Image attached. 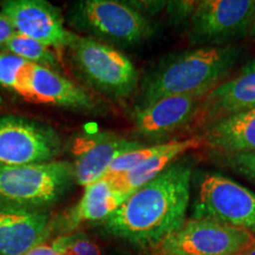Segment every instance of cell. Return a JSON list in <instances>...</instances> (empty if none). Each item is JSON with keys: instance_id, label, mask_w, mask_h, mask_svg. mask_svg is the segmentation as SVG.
Returning <instances> with one entry per match:
<instances>
[{"instance_id": "cell-1", "label": "cell", "mask_w": 255, "mask_h": 255, "mask_svg": "<svg viewBox=\"0 0 255 255\" xmlns=\"http://www.w3.org/2000/svg\"><path fill=\"white\" fill-rule=\"evenodd\" d=\"M194 168L193 158L181 156L100 223L102 232L138 250L155 251L186 222Z\"/></svg>"}, {"instance_id": "cell-2", "label": "cell", "mask_w": 255, "mask_h": 255, "mask_svg": "<svg viewBox=\"0 0 255 255\" xmlns=\"http://www.w3.org/2000/svg\"><path fill=\"white\" fill-rule=\"evenodd\" d=\"M242 53L239 45L190 47L161 57L139 79L132 113L162 98L209 91L227 79Z\"/></svg>"}, {"instance_id": "cell-3", "label": "cell", "mask_w": 255, "mask_h": 255, "mask_svg": "<svg viewBox=\"0 0 255 255\" xmlns=\"http://www.w3.org/2000/svg\"><path fill=\"white\" fill-rule=\"evenodd\" d=\"M65 23L81 36L116 49H132L154 36L155 26L127 1L79 0L70 5Z\"/></svg>"}, {"instance_id": "cell-4", "label": "cell", "mask_w": 255, "mask_h": 255, "mask_svg": "<svg viewBox=\"0 0 255 255\" xmlns=\"http://www.w3.org/2000/svg\"><path fill=\"white\" fill-rule=\"evenodd\" d=\"M75 184V169L69 161L0 167V207L49 212Z\"/></svg>"}, {"instance_id": "cell-5", "label": "cell", "mask_w": 255, "mask_h": 255, "mask_svg": "<svg viewBox=\"0 0 255 255\" xmlns=\"http://www.w3.org/2000/svg\"><path fill=\"white\" fill-rule=\"evenodd\" d=\"M65 50L77 75L98 95L122 101L138 90V70L116 47L75 33Z\"/></svg>"}, {"instance_id": "cell-6", "label": "cell", "mask_w": 255, "mask_h": 255, "mask_svg": "<svg viewBox=\"0 0 255 255\" xmlns=\"http://www.w3.org/2000/svg\"><path fill=\"white\" fill-rule=\"evenodd\" d=\"M193 182L191 219L212 220L255 237V193L215 171H200Z\"/></svg>"}, {"instance_id": "cell-7", "label": "cell", "mask_w": 255, "mask_h": 255, "mask_svg": "<svg viewBox=\"0 0 255 255\" xmlns=\"http://www.w3.org/2000/svg\"><path fill=\"white\" fill-rule=\"evenodd\" d=\"M255 0H201L188 26L190 47L235 45L248 37Z\"/></svg>"}, {"instance_id": "cell-8", "label": "cell", "mask_w": 255, "mask_h": 255, "mask_svg": "<svg viewBox=\"0 0 255 255\" xmlns=\"http://www.w3.org/2000/svg\"><path fill=\"white\" fill-rule=\"evenodd\" d=\"M62 139L52 127L13 115H0V167L56 161Z\"/></svg>"}, {"instance_id": "cell-9", "label": "cell", "mask_w": 255, "mask_h": 255, "mask_svg": "<svg viewBox=\"0 0 255 255\" xmlns=\"http://www.w3.org/2000/svg\"><path fill=\"white\" fill-rule=\"evenodd\" d=\"M255 242L242 229L212 220L187 219L150 253L159 255H241Z\"/></svg>"}, {"instance_id": "cell-10", "label": "cell", "mask_w": 255, "mask_h": 255, "mask_svg": "<svg viewBox=\"0 0 255 255\" xmlns=\"http://www.w3.org/2000/svg\"><path fill=\"white\" fill-rule=\"evenodd\" d=\"M0 9L17 33L50 49L65 50L75 34L66 27L60 9L45 0H4L0 1Z\"/></svg>"}, {"instance_id": "cell-11", "label": "cell", "mask_w": 255, "mask_h": 255, "mask_svg": "<svg viewBox=\"0 0 255 255\" xmlns=\"http://www.w3.org/2000/svg\"><path fill=\"white\" fill-rule=\"evenodd\" d=\"M141 141L113 131L82 133L72 144L76 183L87 187L105 176L113 162L121 155L142 148Z\"/></svg>"}, {"instance_id": "cell-12", "label": "cell", "mask_w": 255, "mask_h": 255, "mask_svg": "<svg viewBox=\"0 0 255 255\" xmlns=\"http://www.w3.org/2000/svg\"><path fill=\"white\" fill-rule=\"evenodd\" d=\"M255 108V57L231 78L213 88L201 103L191 126L206 128L232 115Z\"/></svg>"}, {"instance_id": "cell-13", "label": "cell", "mask_w": 255, "mask_h": 255, "mask_svg": "<svg viewBox=\"0 0 255 255\" xmlns=\"http://www.w3.org/2000/svg\"><path fill=\"white\" fill-rule=\"evenodd\" d=\"M209 91L165 97L132 113L131 119L137 135L161 141L191 126L203 98Z\"/></svg>"}, {"instance_id": "cell-14", "label": "cell", "mask_w": 255, "mask_h": 255, "mask_svg": "<svg viewBox=\"0 0 255 255\" xmlns=\"http://www.w3.org/2000/svg\"><path fill=\"white\" fill-rule=\"evenodd\" d=\"M27 100L87 114H96L102 109L90 92L60 72L39 65H32Z\"/></svg>"}, {"instance_id": "cell-15", "label": "cell", "mask_w": 255, "mask_h": 255, "mask_svg": "<svg viewBox=\"0 0 255 255\" xmlns=\"http://www.w3.org/2000/svg\"><path fill=\"white\" fill-rule=\"evenodd\" d=\"M52 227L49 212L0 207V255H24L44 244Z\"/></svg>"}, {"instance_id": "cell-16", "label": "cell", "mask_w": 255, "mask_h": 255, "mask_svg": "<svg viewBox=\"0 0 255 255\" xmlns=\"http://www.w3.org/2000/svg\"><path fill=\"white\" fill-rule=\"evenodd\" d=\"M131 194L111 183L108 178H101L84 187V193L66 216L64 226L72 233L83 223H102L116 212Z\"/></svg>"}, {"instance_id": "cell-17", "label": "cell", "mask_w": 255, "mask_h": 255, "mask_svg": "<svg viewBox=\"0 0 255 255\" xmlns=\"http://www.w3.org/2000/svg\"><path fill=\"white\" fill-rule=\"evenodd\" d=\"M200 136L216 154L255 151V108L213 123Z\"/></svg>"}, {"instance_id": "cell-18", "label": "cell", "mask_w": 255, "mask_h": 255, "mask_svg": "<svg viewBox=\"0 0 255 255\" xmlns=\"http://www.w3.org/2000/svg\"><path fill=\"white\" fill-rule=\"evenodd\" d=\"M203 145V139L201 136L191 137L184 139H174L169 143V146L161 154L145 161L138 167L128 171V173L120 175L116 177H105L111 181L117 189H121L127 193L132 194L137 189L145 186L150 181L154 180L162 174L171 163H174L177 158L186 154L187 151L200 148Z\"/></svg>"}, {"instance_id": "cell-19", "label": "cell", "mask_w": 255, "mask_h": 255, "mask_svg": "<svg viewBox=\"0 0 255 255\" xmlns=\"http://www.w3.org/2000/svg\"><path fill=\"white\" fill-rule=\"evenodd\" d=\"M1 52L11 53L33 65L43 66L56 72H59L60 70V63L52 49L23 34L15 33L4 46Z\"/></svg>"}, {"instance_id": "cell-20", "label": "cell", "mask_w": 255, "mask_h": 255, "mask_svg": "<svg viewBox=\"0 0 255 255\" xmlns=\"http://www.w3.org/2000/svg\"><path fill=\"white\" fill-rule=\"evenodd\" d=\"M33 64L11 53L2 52L1 83L0 87L15 91L23 97L28 96V82Z\"/></svg>"}, {"instance_id": "cell-21", "label": "cell", "mask_w": 255, "mask_h": 255, "mask_svg": "<svg viewBox=\"0 0 255 255\" xmlns=\"http://www.w3.org/2000/svg\"><path fill=\"white\" fill-rule=\"evenodd\" d=\"M169 143H170V141L157 143V144L150 146L144 145L142 146V148L135 149V150H131L121 155L120 157H117L113 162V164L110 165L109 169H108L104 177H116L120 176V175L128 173V171L132 170V169H135L138 167V165L144 163L148 159H150L154 157V156L164 151L169 146Z\"/></svg>"}, {"instance_id": "cell-22", "label": "cell", "mask_w": 255, "mask_h": 255, "mask_svg": "<svg viewBox=\"0 0 255 255\" xmlns=\"http://www.w3.org/2000/svg\"><path fill=\"white\" fill-rule=\"evenodd\" d=\"M58 255H102V251L91 235L72 232L56 238L52 244Z\"/></svg>"}, {"instance_id": "cell-23", "label": "cell", "mask_w": 255, "mask_h": 255, "mask_svg": "<svg viewBox=\"0 0 255 255\" xmlns=\"http://www.w3.org/2000/svg\"><path fill=\"white\" fill-rule=\"evenodd\" d=\"M219 162L232 171L241 175L255 183V151L235 152V154H216Z\"/></svg>"}, {"instance_id": "cell-24", "label": "cell", "mask_w": 255, "mask_h": 255, "mask_svg": "<svg viewBox=\"0 0 255 255\" xmlns=\"http://www.w3.org/2000/svg\"><path fill=\"white\" fill-rule=\"evenodd\" d=\"M196 6L197 1H194V0H171V1H167L164 12L167 14L169 24L178 28L188 27Z\"/></svg>"}, {"instance_id": "cell-25", "label": "cell", "mask_w": 255, "mask_h": 255, "mask_svg": "<svg viewBox=\"0 0 255 255\" xmlns=\"http://www.w3.org/2000/svg\"><path fill=\"white\" fill-rule=\"evenodd\" d=\"M15 33L17 32H15L13 25L9 21V19L0 12V52H1L4 46Z\"/></svg>"}, {"instance_id": "cell-26", "label": "cell", "mask_w": 255, "mask_h": 255, "mask_svg": "<svg viewBox=\"0 0 255 255\" xmlns=\"http://www.w3.org/2000/svg\"><path fill=\"white\" fill-rule=\"evenodd\" d=\"M24 255H58L56 253V251L53 250L52 245H47L44 242V244L38 245V246L33 247L27 253Z\"/></svg>"}, {"instance_id": "cell-27", "label": "cell", "mask_w": 255, "mask_h": 255, "mask_svg": "<svg viewBox=\"0 0 255 255\" xmlns=\"http://www.w3.org/2000/svg\"><path fill=\"white\" fill-rule=\"evenodd\" d=\"M248 37H251L252 39L255 40V9H254V12H253V15H252V20H251L250 32H248Z\"/></svg>"}, {"instance_id": "cell-28", "label": "cell", "mask_w": 255, "mask_h": 255, "mask_svg": "<svg viewBox=\"0 0 255 255\" xmlns=\"http://www.w3.org/2000/svg\"><path fill=\"white\" fill-rule=\"evenodd\" d=\"M105 255H132L130 253H128V252H124V251H121V250H111L108 252Z\"/></svg>"}, {"instance_id": "cell-29", "label": "cell", "mask_w": 255, "mask_h": 255, "mask_svg": "<svg viewBox=\"0 0 255 255\" xmlns=\"http://www.w3.org/2000/svg\"><path fill=\"white\" fill-rule=\"evenodd\" d=\"M241 255H255V242L252 246L248 248V250L246 252H244Z\"/></svg>"}, {"instance_id": "cell-30", "label": "cell", "mask_w": 255, "mask_h": 255, "mask_svg": "<svg viewBox=\"0 0 255 255\" xmlns=\"http://www.w3.org/2000/svg\"><path fill=\"white\" fill-rule=\"evenodd\" d=\"M1 59H2V52H0V83H1Z\"/></svg>"}, {"instance_id": "cell-31", "label": "cell", "mask_w": 255, "mask_h": 255, "mask_svg": "<svg viewBox=\"0 0 255 255\" xmlns=\"http://www.w3.org/2000/svg\"><path fill=\"white\" fill-rule=\"evenodd\" d=\"M149 255H159V254H156V253H150Z\"/></svg>"}]
</instances>
